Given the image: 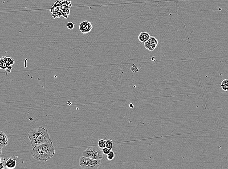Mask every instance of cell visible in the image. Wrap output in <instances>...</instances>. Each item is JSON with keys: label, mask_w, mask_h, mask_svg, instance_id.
Segmentation results:
<instances>
[{"label": "cell", "mask_w": 228, "mask_h": 169, "mask_svg": "<svg viewBox=\"0 0 228 169\" xmlns=\"http://www.w3.org/2000/svg\"><path fill=\"white\" fill-rule=\"evenodd\" d=\"M55 149L52 141L34 147L31 156L34 159L41 161H47L55 154Z\"/></svg>", "instance_id": "6da1fadb"}, {"label": "cell", "mask_w": 228, "mask_h": 169, "mask_svg": "<svg viewBox=\"0 0 228 169\" xmlns=\"http://www.w3.org/2000/svg\"><path fill=\"white\" fill-rule=\"evenodd\" d=\"M28 136L33 147L52 141L48 130L41 126L31 129Z\"/></svg>", "instance_id": "7a4b0ae2"}, {"label": "cell", "mask_w": 228, "mask_h": 169, "mask_svg": "<svg viewBox=\"0 0 228 169\" xmlns=\"http://www.w3.org/2000/svg\"><path fill=\"white\" fill-rule=\"evenodd\" d=\"M102 161L99 159H92L82 157L79 159V165L83 169H97L99 168Z\"/></svg>", "instance_id": "3957f363"}, {"label": "cell", "mask_w": 228, "mask_h": 169, "mask_svg": "<svg viewBox=\"0 0 228 169\" xmlns=\"http://www.w3.org/2000/svg\"><path fill=\"white\" fill-rule=\"evenodd\" d=\"M83 157L101 160L103 158V153L101 148L96 146H91L86 148L83 152Z\"/></svg>", "instance_id": "277c9868"}, {"label": "cell", "mask_w": 228, "mask_h": 169, "mask_svg": "<svg viewBox=\"0 0 228 169\" xmlns=\"http://www.w3.org/2000/svg\"><path fill=\"white\" fill-rule=\"evenodd\" d=\"M158 40L155 37H150L146 42H144V46L146 49L150 51H153L158 45Z\"/></svg>", "instance_id": "5b68a950"}, {"label": "cell", "mask_w": 228, "mask_h": 169, "mask_svg": "<svg viewBox=\"0 0 228 169\" xmlns=\"http://www.w3.org/2000/svg\"><path fill=\"white\" fill-rule=\"evenodd\" d=\"M93 29L92 24L88 21H83L80 22L79 30L83 34L89 33Z\"/></svg>", "instance_id": "8992f818"}, {"label": "cell", "mask_w": 228, "mask_h": 169, "mask_svg": "<svg viewBox=\"0 0 228 169\" xmlns=\"http://www.w3.org/2000/svg\"><path fill=\"white\" fill-rule=\"evenodd\" d=\"M8 144V137L3 131H0V147L3 148Z\"/></svg>", "instance_id": "52a82bcc"}, {"label": "cell", "mask_w": 228, "mask_h": 169, "mask_svg": "<svg viewBox=\"0 0 228 169\" xmlns=\"http://www.w3.org/2000/svg\"><path fill=\"white\" fill-rule=\"evenodd\" d=\"M17 161L13 158H9L5 161V165L7 169H13L16 167Z\"/></svg>", "instance_id": "ba28073f"}, {"label": "cell", "mask_w": 228, "mask_h": 169, "mask_svg": "<svg viewBox=\"0 0 228 169\" xmlns=\"http://www.w3.org/2000/svg\"><path fill=\"white\" fill-rule=\"evenodd\" d=\"M150 37L151 36L150 34L148 32H142L140 33V34L139 35L138 38L139 41L144 43L150 38Z\"/></svg>", "instance_id": "9c48e42d"}, {"label": "cell", "mask_w": 228, "mask_h": 169, "mask_svg": "<svg viewBox=\"0 0 228 169\" xmlns=\"http://www.w3.org/2000/svg\"><path fill=\"white\" fill-rule=\"evenodd\" d=\"M220 86L224 91L228 92V79L222 81L221 83Z\"/></svg>", "instance_id": "30bf717a"}, {"label": "cell", "mask_w": 228, "mask_h": 169, "mask_svg": "<svg viewBox=\"0 0 228 169\" xmlns=\"http://www.w3.org/2000/svg\"><path fill=\"white\" fill-rule=\"evenodd\" d=\"M8 66L6 64L5 59L4 57L0 59V69L5 70Z\"/></svg>", "instance_id": "8fae6325"}, {"label": "cell", "mask_w": 228, "mask_h": 169, "mask_svg": "<svg viewBox=\"0 0 228 169\" xmlns=\"http://www.w3.org/2000/svg\"><path fill=\"white\" fill-rule=\"evenodd\" d=\"M5 59L6 64L8 66H12L14 63V61L12 58L9 57H4Z\"/></svg>", "instance_id": "7c38bea8"}, {"label": "cell", "mask_w": 228, "mask_h": 169, "mask_svg": "<svg viewBox=\"0 0 228 169\" xmlns=\"http://www.w3.org/2000/svg\"><path fill=\"white\" fill-rule=\"evenodd\" d=\"M98 146L101 149L106 147V140H99L98 142Z\"/></svg>", "instance_id": "4fadbf2b"}, {"label": "cell", "mask_w": 228, "mask_h": 169, "mask_svg": "<svg viewBox=\"0 0 228 169\" xmlns=\"http://www.w3.org/2000/svg\"><path fill=\"white\" fill-rule=\"evenodd\" d=\"M113 142L112 140H106V147L108 148L111 150L113 149Z\"/></svg>", "instance_id": "5bb4252c"}, {"label": "cell", "mask_w": 228, "mask_h": 169, "mask_svg": "<svg viewBox=\"0 0 228 169\" xmlns=\"http://www.w3.org/2000/svg\"><path fill=\"white\" fill-rule=\"evenodd\" d=\"M115 153L113 151H111L109 152V153L107 154L106 157L109 161H112L115 158Z\"/></svg>", "instance_id": "9a60e30c"}, {"label": "cell", "mask_w": 228, "mask_h": 169, "mask_svg": "<svg viewBox=\"0 0 228 169\" xmlns=\"http://www.w3.org/2000/svg\"><path fill=\"white\" fill-rule=\"evenodd\" d=\"M74 24L71 22H67V27L70 30H72L74 28Z\"/></svg>", "instance_id": "2e32d148"}, {"label": "cell", "mask_w": 228, "mask_h": 169, "mask_svg": "<svg viewBox=\"0 0 228 169\" xmlns=\"http://www.w3.org/2000/svg\"><path fill=\"white\" fill-rule=\"evenodd\" d=\"M5 168H6L5 161V159H3L2 161L0 162V169H5Z\"/></svg>", "instance_id": "e0dca14e"}, {"label": "cell", "mask_w": 228, "mask_h": 169, "mask_svg": "<svg viewBox=\"0 0 228 169\" xmlns=\"http://www.w3.org/2000/svg\"><path fill=\"white\" fill-rule=\"evenodd\" d=\"M102 151L103 154L107 155L108 153H109V152H110L111 150L108 148H106V147H105V148L102 149Z\"/></svg>", "instance_id": "ac0fdd59"}, {"label": "cell", "mask_w": 228, "mask_h": 169, "mask_svg": "<svg viewBox=\"0 0 228 169\" xmlns=\"http://www.w3.org/2000/svg\"><path fill=\"white\" fill-rule=\"evenodd\" d=\"M132 71L134 73H136L138 71L139 69L138 67L136 66L135 64H132V66L131 67V68Z\"/></svg>", "instance_id": "d6986e66"}, {"label": "cell", "mask_w": 228, "mask_h": 169, "mask_svg": "<svg viewBox=\"0 0 228 169\" xmlns=\"http://www.w3.org/2000/svg\"><path fill=\"white\" fill-rule=\"evenodd\" d=\"M12 66H8L5 69V71H6V73H9L12 70Z\"/></svg>", "instance_id": "ffe728a7"}, {"label": "cell", "mask_w": 228, "mask_h": 169, "mask_svg": "<svg viewBox=\"0 0 228 169\" xmlns=\"http://www.w3.org/2000/svg\"><path fill=\"white\" fill-rule=\"evenodd\" d=\"M129 107H130V108H133L134 107V104L132 103L130 104H129Z\"/></svg>", "instance_id": "44dd1931"}, {"label": "cell", "mask_w": 228, "mask_h": 169, "mask_svg": "<svg viewBox=\"0 0 228 169\" xmlns=\"http://www.w3.org/2000/svg\"><path fill=\"white\" fill-rule=\"evenodd\" d=\"M2 153V148L0 147V154Z\"/></svg>", "instance_id": "7402d4cb"}, {"label": "cell", "mask_w": 228, "mask_h": 169, "mask_svg": "<svg viewBox=\"0 0 228 169\" xmlns=\"http://www.w3.org/2000/svg\"><path fill=\"white\" fill-rule=\"evenodd\" d=\"M2 159L1 157H0V162L2 161Z\"/></svg>", "instance_id": "603a6c76"}]
</instances>
